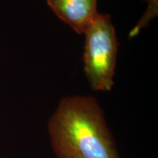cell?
Here are the masks:
<instances>
[{
  "label": "cell",
  "mask_w": 158,
  "mask_h": 158,
  "mask_svg": "<svg viewBox=\"0 0 158 158\" xmlns=\"http://www.w3.org/2000/svg\"><path fill=\"white\" fill-rule=\"evenodd\" d=\"M48 133L56 158H120L103 110L92 96L61 99Z\"/></svg>",
  "instance_id": "cell-1"
},
{
  "label": "cell",
  "mask_w": 158,
  "mask_h": 158,
  "mask_svg": "<svg viewBox=\"0 0 158 158\" xmlns=\"http://www.w3.org/2000/svg\"><path fill=\"white\" fill-rule=\"evenodd\" d=\"M55 15L78 34H84L98 14V0H46Z\"/></svg>",
  "instance_id": "cell-3"
},
{
  "label": "cell",
  "mask_w": 158,
  "mask_h": 158,
  "mask_svg": "<svg viewBox=\"0 0 158 158\" xmlns=\"http://www.w3.org/2000/svg\"><path fill=\"white\" fill-rule=\"evenodd\" d=\"M84 35V71L91 88L110 91L114 86L118 46L110 15L99 13Z\"/></svg>",
  "instance_id": "cell-2"
},
{
  "label": "cell",
  "mask_w": 158,
  "mask_h": 158,
  "mask_svg": "<svg viewBox=\"0 0 158 158\" xmlns=\"http://www.w3.org/2000/svg\"><path fill=\"white\" fill-rule=\"evenodd\" d=\"M143 1L147 2L148 3L147 9L145 13H144L143 17L139 21V22L130 31L129 35L130 38L139 34L140 31L144 28L146 26H147L152 19L157 16L158 0H143Z\"/></svg>",
  "instance_id": "cell-4"
}]
</instances>
